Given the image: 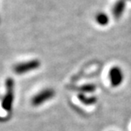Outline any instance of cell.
I'll return each instance as SVG.
<instances>
[{
  "mask_svg": "<svg viewBox=\"0 0 131 131\" xmlns=\"http://www.w3.org/2000/svg\"><path fill=\"white\" fill-rule=\"evenodd\" d=\"M125 9V1L124 0H118L114 4L113 9H112V14H113L114 18L119 19L122 16L123 13Z\"/></svg>",
  "mask_w": 131,
  "mask_h": 131,
  "instance_id": "5b68a950",
  "label": "cell"
},
{
  "mask_svg": "<svg viewBox=\"0 0 131 131\" xmlns=\"http://www.w3.org/2000/svg\"><path fill=\"white\" fill-rule=\"evenodd\" d=\"M54 95H56V92L52 89H45L38 93L36 95H34L31 101V103L34 106H39L44 102L51 100Z\"/></svg>",
  "mask_w": 131,
  "mask_h": 131,
  "instance_id": "7a4b0ae2",
  "label": "cell"
},
{
  "mask_svg": "<svg viewBox=\"0 0 131 131\" xmlns=\"http://www.w3.org/2000/svg\"><path fill=\"white\" fill-rule=\"evenodd\" d=\"M94 90H95V86H94L92 84H88L82 87V90L83 92H92Z\"/></svg>",
  "mask_w": 131,
  "mask_h": 131,
  "instance_id": "ba28073f",
  "label": "cell"
},
{
  "mask_svg": "<svg viewBox=\"0 0 131 131\" xmlns=\"http://www.w3.org/2000/svg\"><path fill=\"white\" fill-rule=\"evenodd\" d=\"M95 20L98 24L101 26H106L109 22V17L107 16V15H106L105 13H102V12L96 15Z\"/></svg>",
  "mask_w": 131,
  "mask_h": 131,
  "instance_id": "8992f818",
  "label": "cell"
},
{
  "mask_svg": "<svg viewBox=\"0 0 131 131\" xmlns=\"http://www.w3.org/2000/svg\"><path fill=\"white\" fill-rule=\"evenodd\" d=\"M78 98H79V100L83 102V103H84L86 105H92L96 101L95 97H88L87 98L83 95H78Z\"/></svg>",
  "mask_w": 131,
  "mask_h": 131,
  "instance_id": "52a82bcc",
  "label": "cell"
},
{
  "mask_svg": "<svg viewBox=\"0 0 131 131\" xmlns=\"http://www.w3.org/2000/svg\"><path fill=\"white\" fill-rule=\"evenodd\" d=\"M39 66H40V62L38 60H32V61L15 65L14 67V72L16 74H24V73L38 69Z\"/></svg>",
  "mask_w": 131,
  "mask_h": 131,
  "instance_id": "3957f363",
  "label": "cell"
},
{
  "mask_svg": "<svg viewBox=\"0 0 131 131\" xmlns=\"http://www.w3.org/2000/svg\"><path fill=\"white\" fill-rule=\"evenodd\" d=\"M6 94L2 101V107L5 111L10 112L14 102V80L8 78L6 80Z\"/></svg>",
  "mask_w": 131,
  "mask_h": 131,
  "instance_id": "6da1fadb",
  "label": "cell"
},
{
  "mask_svg": "<svg viewBox=\"0 0 131 131\" xmlns=\"http://www.w3.org/2000/svg\"><path fill=\"white\" fill-rule=\"evenodd\" d=\"M124 72L122 69L118 67H113L110 69L109 72V79L112 87H118L122 84L124 81Z\"/></svg>",
  "mask_w": 131,
  "mask_h": 131,
  "instance_id": "277c9868",
  "label": "cell"
}]
</instances>
